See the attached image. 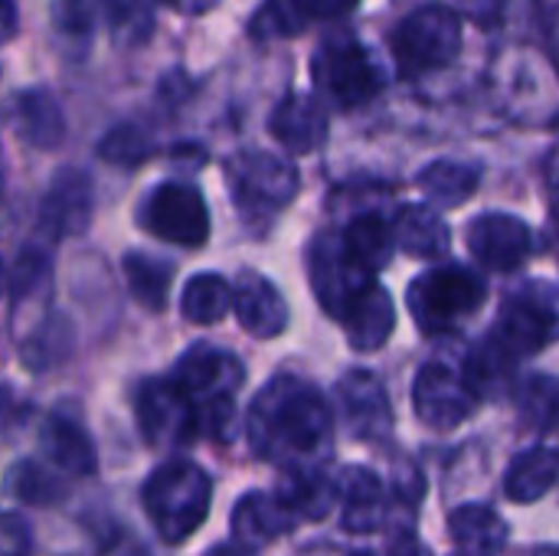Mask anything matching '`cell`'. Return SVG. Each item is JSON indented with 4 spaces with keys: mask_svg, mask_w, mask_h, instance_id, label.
I'll return each instance as SVG.
<instances>
[{
    "mask_svg": "<svg viewBox=\"0 0 559 556\" xmlns=\"http://www.w3.org/2000/svg\"><path fill=\"white\" fill-rule=\"evenodd\" d=\"M246 433L255 456L292 469L321 465V459L331 452L334 423L324 397L311 383L282 374L269 380L262 393L252 400Z\"/></svg>",
    "mask_w": 559,
    "mask_h": 556,
    "instance_id": "cell-1",
    "label": "cell"
},
{
    "mask_svg": "<svg viewBox=\"0 0 559 556\" xmlns=\"http://www.w3.org/2000/svg\"><path fill=\"white\" fill-rule=\"evenodd\" d=\"M141 505L164 544H187L210 518L213 478L197 462H164L147 475L141 488Z\"/></svg>",
    "mask_w": 559,
    "mask_h": 556,
    "instance_id": "cell-2",
    "label": "cell"
},
{
    "mask_svg": "<svg viewBox=\"0 0 559 556\" xmlns=\"http://www.w3.org/2000/svg\"><path fill=\"white\" fill-rule=\"evenodd\" d=\"M197 406L200 433L213 439H233L236 429V390L246 380L242 364L213 344H193L174 367L170 377Z\"/></svg>",
    "mask_w": 559,
    "mask_h": 556,
    "instance_id": "cell-3",
    "label": "cell"
},
{
    "mask_svg": "<svg viewBox=\"0 0 559 556\" xmlns=\"http://www.w3.org/2000/svg\"><path fill=\"white\" fill-rule=\"evenodd\" d=\"M485 279L468 265H439L423 272L406 295L409 315L419 331L436 338L455 331L465 318H472L485 305Z\"/></svg>",
    "mask_w": 559,
    "mask_h": 556,
    "instance_id": "cell-4",
    "label": "cell"
},
{
    "mask_svg": "<svg viewBox=\"0 0 559 556\" xmlns=\"http://www.w3.org/2000/svg\"><path fill=\"white\" fill-rule=\"evenodd\" d=\"M311 75L318 92L337 108H360L373 102L383 88L380 66L370 59L354 33L328 36L311 59Z\"/></svg>",
    "mask_w": 559,
    "mask_h": 556,
    "instance_id": "cell-5",
    "label": "cell"
},
{
    "mask_svg": "<svg viewBox=\"0 0 559 556\" xmlns=\"http://www.w3.org/2000/svg\"><path fill=\"white\" fill-rule=\"evenodd\" d=\"M390 49L403 75H423L452 62L462 49V20L452 7H416L390 36Z\"/></svg>",
    "mask_w": 559,
    "mask_h": 556,
    "instance_id": "cell-6",
    "label": "cell"
},
{
    "mask_svg": "<svg viewBox=\"0 0 559 556\" xmlns=\"http://www.w3.org/2000/svg\"><path fill=\"white\" fill-rule=\"evenodd\" d=\"M229 193L242 216H275L298 193V167L265 151H239L226 161Z\"/></svg>",
    "mask_w": 559,
    "mask_h": 556,
    "instance_id": "cell-7",
    "label": "cell"
},
{
    "mask_svg": "<svg viewBox=\"0 0 559 556\" xmlns=\"http://www.w3.org/2000/svg\"><path fill=\"white\" fill-rule=\"evenodd\" d=\"M141 226L164 242L197 249L210 239V210L193 184L167 180L144 197Z\"/></svg>",
    "mask_w": 559,
    "mask_h": 556,
    "instance_id": "cell-8",
    "label": "cell"
},
{
    "mask_svg": "<svg viewBox=\"0 0 559 556\" xmlns=\"http://www.w3.org/2000/svg\"><path fill=\"white\" fill-rule=\"evenodd\" d=\"M134 419L151 449L190 446L200 436V416L174 380H144L134 390Z\"/></svg>",
    "mask_w": 559,
    "mask_h": 556,
    "instance_id": "cell-9",
    "label": "cell"
},
{
    "mask_svg": "<svg viewBox=\"0 0 559 556\" xmlns=\"http://www.w3.org/2000/svg\"><path fill=\"white\" fill-rule=\"evenodd\" d=\"M308 275L311 288L321 301V308L344 321V315L354 308V301L373 285V275L364 272L350 252L344 249V239L337 236H318L308 249Z\"/></svg>",
    "mask_w": 559,
    "mask_h": 556,
    "instance_id": "cell-10",
    "label": "cell"
},
{
    "mask_svg": "<svg viewBox=\"0 0 559 556\" xmlns=\"http://www.w3.org/2000/svg\"><path fill=\"white\" fill-rule=\"evenodd\" d=\"M540 288L544 285H537V292H534V285H531V288H521L514 298H508L491 334L485 338L491 347H498L514 364L537 354L557 328V311Z\"/></svg>",
    "mask_w": 559,
    "mask_h": 556,
    "instance_id": "cell-11",
    "label": "cell"
},
{
    "mask_svg": "<svg viewBox=\"0 0 559 556\" xmlns=\"http://www.w3.org/2000/svg\"><path fill=\"white\" fill-rule=\"evenodd\" d=\"M478 400L481 397L472 390L465 370H455L442 360H432L416 374L413 406H416V416L429 429L449 433V429L462 426L475 413Z\"/></svg>",
    "mask_w": 559,
    "mask_h": 556,
    "instance_id": "cell-12",
    "label": "cell"
},
{
    "mask_svg": "<svg viewBox=\"0 0 559 556\" xmlns=\"http://www.w3.org/2000/svg\"><path fill=\"white\" fill-rule=\"evenodd\" d=\"M472 256L495 272H511L527 262L534 252V236L524 220L508 213H485L475 216L465 229Z\"/></svg>",
    "mask_w": 559,
    "mask_h": 556,
    "instance_id": "cell-13",
    "label": "cell"
},
{
    "mask_svg": "<svg viewBox=\"0 0 559 556\" xmlns=\"http://www.w3.org/2000/svg\"><path fill=\"white\" fill-rule=\"evenodd\" d=\"M92 220V180L85 170L66 167L52 177L39 203V236L59 242L62 236L85 233Z\"/></svg>",
    "mask_w": 559,
    "mask_h": 556,
    "instance_id": "cell-14",
    "label": "cell"
},
{
    "mask_svg": "<svg viewBox=\"0 0 559 556\" xmlns=\"http://www.w3.org/2000/svg\"><path fill=\"white\" fill-rule=\"evenodd\" d=\"M337 397L350 433L360 442H386L393 433V410L383 383L370 370H350L337 383Z\"/></svg>",
    "mask_w": 559,
    "mask_h": 556,
    "instance_id": "cell-15",
    "label": "cell"
},
{
    "mask_svg": "<svg viewBox=\"0 0 559 556\" xmlns=\"http://www.w3.org/2000/svg\"><path fill=\"white\" fill-rule=\"evenodd\" d=\"M233 308H236L242 331H249L259 341L278 338L288 328V305H285L282 292L265 275H259L252 269L239 272V279L233 285Z\"/></svg>",
    "mask_w": 559,
    "mask_h": 556,
    "instance_id": "cell-16",
    "label": "cell"
},
{
    "mask_svg": "<svg viewBox=\"0 0 559 556\" xmlns=\"http://www.w3.org/2000/svg\"><path fill=\"white\" fill-rule=\"evenodd\" d=\"M39 449H43V459L69 478H88L98 469V449L88 429L75 416H66V413L49 416L39 433Z\"/></svg>",
    "mask_w": 559,
    "mask_h": 556,
    "instance_id": "cell-17",
    "label": "cell"
},
{
    "mask_svg": "<svg viewBox=\"0 0 559 556\" xmlns=\"http://www.w3.org/2000/svg\"><path fill=\"white\" fill-rule=\"evenodd\" d=\"M298 518L285 508V501L278 495H265V492H249L239 498V505L233 508V541L246 551H259L278 537H285L288 531H295Z\"/></svg>",
    "mask_w": 559,
    "mask_h": 556,
    "instance_id": "cell-18",
    "label": "cell"
},
{
    "mask_svg": "<svg viewBox=\"0 0 559 556\" xmlns=\"http://www.w3.org/2000/svg\"><path fill=\"white\" fill-rule=\"evenodd\" d=\"M269 128H272L275 141L285 144L292 154H311L328 138V115L314 95L292 92L272 111Z\"/></svg>",
    "mask_w": 559,
    "mask_h": 556,
    "instance_id": "cell-19",
    "label": "cell"
},
{
    "mask_svg": "<svg viewBox=\"0 0 559 556\" xmlns=\"http://www.w3.org/2000/svg\"><path fill=\"white\" fill-rule=\"evenodd\" d=\"M337 501H344V528L350 534H373L383 524V482L360 465H350L337 478Z\"/></svg>",
    "mask_w": 559,
    "mask_h": 556,
    "instance_id": "cell-20",
    "label": "cell"
},
{
    "mask_svg": "<svg viewBox=\"0 0 559 556\" xmlns=\"http://www.w3.org/2000/svg\"><path fill=\"white\" fill-rule=\"evenodd\" d=\"M16 131L36 151H56L66 141V115L46 88H26L16 95Z\"/></svg>",
    "mask_w": 559,
    "mask_h": 556,
    "instance_id": "cell-21",
    "label": "cell"
},
{
    "mask_svg": "<svg viewBox=\"0 0 559 556\" xmlns=\"http://www.w3.org/2000/svg\"><path fill=\"white\" fill-rule=\"evenodd\" d=\"M285 508L295 518H308V521H321L331 514V508L337 505V485L328 482V475L321 472V465H292L282 475V485L275 492Z\"/></svg>",
    "mask_w": 559,
    "mask_h": 556,
    "instance_id": "cell-22",
    "label": "cell"
},
{
    "mask_svg": "<svg viewBox=\"0 0 559 556\" xmlns=\"http://www.w3.org/2000/svg\"><path fill=\"white\" fill-rule=\"evenodd\" d=\"M344 331L350 338V344L357 351H377L390 341L393 328H396V308L393 298L386 295V288H380L377 282L354 301V308L344 315Z\"/></svg>",
    "mask_w": 559,
    "mask_h": 556,
    "instance_id": "cell-23",
    "label": "cell"
},
{
    "mask_svg": "<svg viewBox=\"0 0 559 556\" xmlns=\"http://www.w3.org/2000/svg\"><path fill=\"white\" fill-rule=\"evenodd\" d=\"M16 344H20V360L29 370L43 374L69 360L75 347V328L66 315L46 311L43 318H36V324L23 338H16Z\"/></svg>",
    "mask_w": 559,
    "mask_h": 556,
    "instance_id": "cell-24",
    "label": "cell"
},
{
    "mask_svg": "<svg viewBox=\"0 0 559 556\" xmlns=\"http://www.w3.org/2000/svg\"><path fill=\"white\" fill-rule=\"evenodd\" d=\"M459 556H498L508 544V524L488 505H462L449 518Z\"/></svg>",
    "mask_w": 559,
    "mask_h": 556,
    "instance_id": "cell-25",
    "label": "cell"
},
{
    "mask_svg": "<svg viewBox=\"0 0 559 556\" xmlns=\"http://www.w3.org/2000/svg\"><path fill=\"white\" fill-rule=\"evenodd\" d=\"M393 233H396V246H403V252L416 259H439L449 252V226L432 206H419V203L403 206Z\"/></svg>",
    "mask_w": 559,
    "mask_h": 556,
    "instance_id": "cell-26",
    "label": "cell"
},
{
    "mask_svg": "<svg viewBox=\"0 0 559 556\" xmlns=\"http://www.w3.org/2000/svg\"><path fill=\"white\" fill-rule=\"evenodd\" d=\"M559 478V456L537 446V449H527L521 452L511 469H508V478H504V492L514 505H531L537 498H544Z\"/></svg>",
    "mask_w": 559,
    "mask_h": 556,
    "instance_id": "cell-27",
    "label": "cell"
},
{
    "mask_svg": "<svg viewBox=\"0 0 559 556\" xmlns=\"http://www.w3.org/2000/svg\"><path fill=\"white\" fill-rule=\"evenodd\" d=\"M344 249L350 252V259H354L364 272L377 275V272L386 269L390 259H393L396 233H393V226H390L383 216L364 213V216H357V220L347 226V233H344Z\"/></svg>",
    "mask_w": 559,
    "mask_h": 556,
    "instance_id": "cell-28",
    "label": "cell"
},
{
    "mask_svg": "<svg viewBox=\"0 0 559 556\" xmlns=\"http://www.w3.org/2000/svg\"><path fill=\"white\" fill-rule=\"evenodd\" d=\"M481 180V167L462 164V161H432L426 170H419V187L432 206H462L475 197Z\"/></svg>",
    "mask_w": 559,
    "mask_h": 556,
    "instance_id": "cell-29",
    "label": "cell"
},
{
    "mask_svg": "<svg viewBox=\"0 0 559 556\" xmlns=\"http://www.w3.org/2000/svg\"><path fill=\"white\" fill-rule=\"evenodd\" d=\"M121 272H124L131 298L141 308H147V311H164L167 308V295H170V282H174L170 262L134 249V252H124Z\"/></svg>",
    "mask_w": 559,
    "mask_h": 556,
    "instance_id": "cell-30",
    "label": "cell"
},
{
    "mask_svg": "<svg viewBox=\"0 0 559 556\" xmlns=\"http://www.w3.org/2000/svg\"><path fill=\"white\" fill-rule=\"evenodd\" d=\"M10 292H13V311L49 298V292H52V259H49V249H46L43 236H39V242H29L26 249H20L16 265L10 272Z\"/></svg>",
    "mask_w": 559,
    "mask_h": 556,
    "instance_id": "cell-31",
    "label": "cell"
},
{
    "mask_svg": "<svg viewBox=\"0 0 559 556\" xmlns=\"http://www.w3.org/2000/svg\"><path fill=\"white\" fill-rule=\"evenodd\" d=\"M233 308V285L216 272L193 275L180 292V311L193 324H216Z\"/></svg>",
    "mask_w": 559,
    "mask_h": 556,
    "instance_id": "cell-32",
    "label": "cell"
},
{
    "mask_svg": "<svg viewBox=\"0 0 559 556\" xmlns=\"http://www.w3.org/2000/svg\"><path fill=\"white\" fill-rule=\"evenodd\" d=\"M10 485H13V495L23 501V505H33V508H49V505H59L66 498V482H62V472H56L49 462H20L10 475Z\"/></svg>",
    "mask_w": 559,
    "mask_h": 556,
    "instance_id": "cell-33",
    "label": "cell"
},
{
    "mask_svg": "<svg viewBox=\"0 0 559 556\" xmlns=\"http://www.w3.org/2000/svg\"><path fill=\"white\" fill-rule=\"evenodd\" d=\"M518 410L524 426L537 433L559 429V383L554 377H531L518 390Z\"/></svg>",
    "mask_w": 559,
    "mask_h": 556,
    "instance_id": "cell-34",
    "label": "cell"
},
{
    "mask_svg": "<svg viewBox=\"0 0 559 556\" xmlns=\"http://www.w3.org/2000/svg\"><path fill=\"white\" fill-rule=\"evenodd\" d=\"M102 10L118 46H141L154 29V13L144 0H102Z\"/></svg>",
    "mask_w": 559,
    "mask_h": 556,
    "instance_id": "cell-35",
    "label": "cell"
},
{
    "mask_svg": "<svg viewBox=\"0 0 559 556\" xmlns=\"http://www.w3.org/2000/svg\"><path fill=\"white\" fill-rule=\"evenodd\" d=\"M308 10L298 0H265L252 23L249 33L252 39H282V36H298L308 26Z\"/></svg>",
    "mask_w": 559,
    "mask_h": 556,
    "instance_id": "cell-36",
    "label": "cell"
},
{
    "mask_svg": "<svg viewBox=\"0 0 559 556\" xmlns=\"http://www.w3.org/2000/svg\"><path fill=\"white\" fill-rule=\"evenodd\" d=\"M151 154H154L151 138H147L138 125H131V121L115 125V128L98 141V157L108 161V164H115V167H138V164H144Z\"/></svg>",
    "mask_w": 559,
    "mask_h": 556,
    "instance_id": "cell-37",
    "label": "cell"
},
{
    "mask_svg": "<svg viewBox=\"0 0 559 556\" xmlns=\"http://www.w3.org/2000/svg\"><path fill=\"white\" fill-rule=\"evenodd\" d=\"M52 29L62 39L85 43L95 29V7L92 0H56L52 3Z\"/></svg>",
    "mask_w": 559,
    "mask_h": 556,
    "instance_id": "cell-38",
    "label": "cell"
},
{
    "mask_svg": "<svg viewBox=\"0 0 559 556\" xmlns=\"http://www.w3.org/2000/svg\"><path fill=\"white\" fill-rule=\"evenodd\" d=\"M0 556H33V528L16 511H0Z\"/></svg>",
    "mask_w": 559,
    "mask_h": 556,
    "instance_id": "cell-39",
    "label": "cell"
},
{
    "mask_svg": "<svg viewBox=\"0 0 559 556\" xmlns=\"http://www.w3.org/2000/svg\"><path fill=\"white\" fill-rule=\"evenodd\" d=\"M298 3L308 10L311 20L314 16H341V13H347V10L357 7V0H298Z\"/></svg>",
    "mask_w": 559,
    "mask_h": 556,
    "instance_id": "cell-40",
    "label": "cell"
},
{
    "mask_svg": "<svg viewBox=\"0 0 559 556\" xmlns=\"http://www.w3.org/2000/svg\"><path fill=\"white\" fill-rule=\"evenodd\" d=\"M478 23H498V13H501V0H459Z\"/></svg>",
    "mask_w": 559,
    "mask_h": 556,
    "instance_id": "cell-41",
    "label": "cell"
},
{
    "mask_svg": "<svg viewBox=\"0 0 559 556\" xmlns=\"http://www.w3.org/2000/svg\"><path fill=\"white\" fill-rule=\"evenodd\" d=\"M20 16H16V3L13 0H0V46H7L16 36Z\"/></svg>",
    "mask_w": 559,
    "mask_h": 556,
    "instance_id": "cell-42",
    "label": "cell"
},
{
    "mask_svg": "<svg viewBox=\"0 0 559 556\" xmlns=\"http://www.w3.org/2000/svg\"><path fill=\"white\" fill-rule=\"evenodd\" d=\"M390 556H432V554L416 541V534H413V531H406V534H400V537L390 544Z\"/></svg>",
    "mask_w": 559,
    "mask_h": 556,
    "instance_id": "cell-43",
    "label": "cell"
},
{
    "mask_svg": "<svg viewBox=\"0 0 559 556\" xmlns=\"http://www.w3.org/2000/svg\"><path fill=\"white\" fill-rule=\"evenodd\" d=\"M157 3H164V7H170V10H177V13H206V10H213L219 0H157Z\"/></svg>",
    "mask_w": 559,
    "mask_h": 556,
    "instance_id": "cell-44",
    "label": "cell"
},
{
    "mask_svg": "<svg viewBox=\"0 0 559 556\" xmlns=\"http://www.w3.org/2000/svg\"><path fill=\"white\" fill-rule=\"evenodd\" d=\"M550 49H554V62L559 69V10L554 13V23H550Z\"/></svg>",
    "mask_w": 559,
    "mask_h": 556,
    "instance_id": "cell-45",
    "label": "cell"
},
{
    "mask_svg": "<svg viewBox=\"0 0 559 556\" xmlns=\"http://www.w3.org/2000/svg\"><path fill=\"white\" fill-rule=\"evenodd\" d=\"M206 556H249L246 547H239V544H229V547H216V551H210Z\"/></svg>",
    "mask_w": 559,
    "mask_h": 556,
    "instance_id": "cell-46",
    "label": "cell"
},
{
    "mask_svg": "<svg viewBox=\"0 0 559 556\" xmlns=\"http://www.w3.org/2000/svg\"><path fill=\"white\" fill-rule=\"evenodd\" d=\"M550 187H554V197L559 200V151L554 154V161H550Z\"/></svg>",
    "mask_w": 559,
    "mask_h": 556,
    "instance_id": "cell-47",
    "label": "cell"
},
{
    "mask_svg": "<svg viewBox=\"0 0 559 556\" xmlns=\"http://www.w3.org/2000/svg\"><path fill=\"white\" fill-rule=\"evenodd\" d=\"M531 556H559V547H537Z\"/></svg>",
    "mask_w": 559,
    "mask_h": 556,
    "instance_id": "cell-48",
    "label": "cell"
},
{
    "mask_svg": "<svg viewBox=\"0 0 559 556\" xmlns=\"http://www.w3.org/2000/svg\"><path fill=\"white\" fill-rule=\"evenodd\" d=\"M0 295H3V262H0Z\"/></svg>",
    "mask_w": 559,
    "mask_h": 556,
    "instance_id": "cell-49",
    "label": "cell"
},
{
    "mask_svg": "<svg viewBox=\"0 0 559 556\" xmlns=\"http://www.w3.org/2000/svg\"><path fill=\"white\" fill-rule=\"evenodd\" d=\"M354 556H373V554H367V551H360V554H354Z\"/></svg>",
    "mask_w": 559,
    "mask_h": 556,
    "instance_id": "cell-50",
    "label": "cell"
},
{
    "mask_svg": "<svg viewBox=\"0 0 559 556\" xmlns=\"http://www.w3.org/2000/svg\"><path fill=\"white\" fill-rule=\"evenodd\" d=\"M131 556H147V554H141V551H134V554H131Z\"/></svg>",
    "mask_w": 559,
    "mask_h": 556,
    "instance_id": "cell-51",
    "label": "cell"
}]
</instances>
